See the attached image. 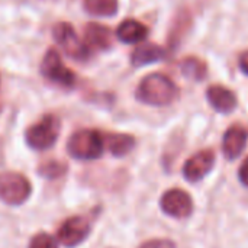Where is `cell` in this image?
<instances>
[{
    "label": "cell",
    "instance_id": "6da1fadb",
    "mask_svg": "<svg viewBox=\"0 0 248 248\" xmlns=\"http://www.w3.org/2000/svg\"><path fill=\"white\" fill-rule=\"evenodd\" d=\"M135 97L138 102L148 106H169L179 97V87L167 76L153 73L141 80Z\"/></svg>",
    "mask_w": 248,
    "mask_h": 248
},
{
    "label": "cell",
    "instance_id": "7a4b0ae2",
    "mask_svg": "<svg viewBox=\"0 0 248 248\" xmlns=\"http://www.w3.org/2000/svg\"><path fill=\"white\" fill-rule=\"evenodd\" d=\"M67 153L81 161L97 160L105 153L103 134L94 129H81L74 132L67 142Z\"/></svg>",
    "mask_w": 248,
    "mask_h": 248
},
{
    "label": "cell",
    "instance_id": "3957f363",
    "mask_svg": "<svg viewBox=\"0 0 248 248\" xmlns=\"http://www.w3.org/2000/svg\"><path fill=\"white\" fill-rule=\"evenodd\" d=\"M60 131H61L60 119L55 115L48 113L42 116L41 121L31 125L25 131V142L29 148L35 151H46L55 145L60 137Z\"/></svg>",
    "mask_w": 248,
    "mask_h": 248
},
{
    "label": "cell",
    "instance_id": "277c9868",
    "mask_svg": "<svg viewBox=\"0 0 248 248\" xmlns=\"http://www.w3.org/2000/svg\"><path fill=\"white\" fill-rule=\"evenodd\" d=\"M99 212L100 209H96L89 215H76L64 221L57 232L58 243L67 248H74L84 243L93 230V222Z\"/></svg>",
    "mask_w": 248,
    "mask_h": 248
},
{
    "label": "cell",
    "instance_id": "5b68a950",
    "mask_svg": "<svg viewBox=\"0 0 248 248\" xmlns=\"http://www.w3.org/2000/svg\"><path fill=\"white\" fill-rule=\"evenodd\" d=\"M32 195L29 179L17 171L0 173V199L9 206L23 205Z\"/></svg>",
    "mask_w": 248,
    "mask_h": 248
},
{
    "label": "cell",
    "instance_id": "8992f818",
    "mask_svg": "<svg viewBox=\"0 0 248 248\" xmlns=\"http://www.w3.org/2000/svg\"><path fill=\"white\" fill-rule=\"evenodd\" d=\"M52 36L55 42L64 49V52L77 61H86L90 55L86 44L78 38L76 29L67 22H58L52 28Z\"/></svg>",
    "mask_w": 248,
    "mask_h": 248
},
{
    "label": "cell",
    "instance_id": "52a82bcc",
    "mask_svg": "<svg viewBox=\"0 0 248 248\" xmlns=\"http://www.w3.org/2000/svg\"><path fill=\"white\" fill-rule=\"evenodd\" d=\"M41 73L46 80L67 89L74 87L77 81L76 74L65 67L60 54L55 49H48L44 55V60L41 62Z\"/></svg>",
    "mask_w": 248,
    "mask_h": 248
},
{
    "label": "cell",
    "instance_id": "ba28073f",
    "mask_svg": "<svg viewBox=\"0 0 248 248\" xmlns=\"http://www.w3.org/2000/svg\"><path fill=\"white\" fill-rule=\"evenodd\" d=\"M161 211L176 219L189 218L193 212V201L183 189H170L160 199Z\"/></svg>",
    "mask_w": 248,
    "mask_h": 248
},
{
    "label": "cell",
    "instance_id": "9c48e42d",
    "mask_svg": "<svg viewBox=\"0 0 248 248\" xmlns=\"http://www.w3.org/2000/svg\"><path fill=\"white\" fill-rule=\"evenodd\" d=\"M215 161H217V157L212 150L206 148V150L198 151L183 166L185 179L190 183H196V182L202 180L212 171Z\"/></svg>",
    "mask_w": 248,
    "mask_h": 248
},
{
    "label": "cell",
    "instance_id": "30bf717a",
    "mask_svg": "<svg viewBox=\"0 0 248 248\" xmlns=\"http://www.w3.org/2000/svg\"><path fill=\"white\" fill-rule=\"evenodd\" d=\"M248 141V131L246 126L235 124L230 126L222 138V153L225 158L228 160H235L241 155L244 151Z\"/></svg>",
    "mask_w": 248,
    "mask_h": 248
},
{
    "label": "cell",
    "instance_id": "8fae6325",
    "mask_svg": "<svg viewBox=\"0 0 248 248\" xmlns=\"http://www.w3.org/2000/svg\"><path fill=\"white\" fill-rule=\"evenodd\" d=\"M206 99L209 105L219 113H231L237 108V96L230 89L214 84L206 90Z\"/></svg>",
    "mask_w": 248,
    "mask_h": 248
},
{
    "label": "cell",
    "instance_id": "7c38bea8",
    "mask_svg": "<svg viewBox=\"0 0 248 248\" xmlns=\"http://www.w3.org/2000/svg\"><path fill=\"white\" fill-rule=\"evenodd\" d=\"M84 44L89 51H105L112 45V32L108 26L92 22L84 28Z\"/></svg>",
    "mask_w": 248,
    "mask_h": 248
},
{
    "label": "cell",
    "instance_id": "4fadbf2b",
    "mask_svg": "<svg viewBox=\"0 0 248 248\" xmlns=\"http://www.w3.org/2000/svg\"><path fill=\"white\" fill-rule=\"evenodd\" d=\"M167 58V51L157 44H141L131 54V64L134 67H142L153 62H158Z\"/></svg>",
    "mask_w": 248,
    "mask_h": 248
},
{
    "label": "cell",
    "instance_id": "5bb4252c",
    "mask_svg": "<svg viewBox=\"0 0 248 248\" xmlns=\"http://www.w3.org/2000/svg\"><path fill=\"white\" fill-rule=\"evenodd\" d=\"M148 35V28L135 19H125L116 29V38L124 44H140Z\"/></svg>",
    "mask_w": 248,
    "mask_h": 248
},
{
    "label": "cell",
    "instance_id": "9a60e30c",
    "mask_svg": "<svg viewBox=\"0 0 248 248\" xmlns=\"http://www.w3.org/2000/svg\"><path fill=\"white\" fill-rule=\"evenodd\" d=\"M105 148L113 157H125L135 148V138L129 134H116V132H106L103 134Z\"/></svg>",
    "mask_w": 248,
    "mask_h": 248
},
{
    "label": "cell",
    "instance_id": "2e32d148",
    "mask_svg": "<svg viewBox=\"0 0 248 248\" xmlns=\"http://www.w3.org/2000/svg\"><path fill=\"white\" fill-rule=\"evenodd\" d=\"M190 22H192V19H190L189 13L180 12L177 15V17L173 20V26L170 29V33H169V45H170V48L176 49L179 46L183 36L187 33V31L190 28Z\"/></svg>",
    "mask_w": 248,
    "mask_h": 248
},
{
    "label": "cell",
    "instance_id": "e0dca14e",
    "mask_svg": "<svg viewBox=\"0 0 248 248\" xmlns=\"http://www.w3.org/2000/svg\"><path fill=\"white\" fill-rule=\"evenodd\" d=\"M180 70H182L183 76H186L187 78H192L195 81H202L208 74L206 64L202 60H199L198 57L185 58L180 62Z\"/></svg>",
    "mask_w": 248,
    "mask_h": 248
},
{
    "label": "cell",
    "instance_id": "ac0fdd59",
    "mask_svg": "<svg viewBox=\"0 0 248 248\" xmlns=\"http://www.w3.org/2000/svg\"><path fill=\"white\" fill-rule=\"evenodd\" d=\"M83 6L93 16H113L118 12V0H84Z\"/></svg>",
    "mask_w": 248,
    "mask_h": 248
},
{
    "label": "cell",
    "instance_id": "d6986e66",
    "mask_svg": "<svg viewBox=\"0 0 248 248\" xmlns=\"http://www.w3.org/2000/svg\"><path fill=\"white\" fill-rule=\"evenodd\" d=\"M67 173V164L58 160H48L39 164L38 174L48 180H57L65 176Z\"/></svg>",
    "mask_w": 248,
    "mask_h": 248
},
{
    "label": "cell",
    "instance_id": "ffe728a7",
    "mask_svg": "<svg viewBox=\"0 0 248 248\" xmlns=\"http://www.w3.org/2000/svg\"><path fill=\"white\" fill-rule=\"evenodd\" d=\"M29 248H58V244L52 235L46 232H39L31 240Z\"/></svg>",
    "mask_w": 248,
    "mask_h": 248
},
{
    "label": "cell",
    "instance_id": "44dd1931",
    "mask_svg": "<svg viewBox=\"0 0 248 248\" xmlns=\"http://www.w3.org/2000/svg\"><path fill=\"white\" fill-rule=\"evenodd\" d=\"M138 248H176V243L171 240L166 238H158V240H150L142 243Z\"/></svg>",
    "mask_w": 248,
    "mask_h": 248
},
{
    "label": "cell",
    "instance_id": "7402d4cb",
    "mask_svg": "<svg viewBox=\"0 0 248 248\" xmlns=\"http://www.w3.org/2000/svg\"><path fill=\"white\" fill-rule=\"evenodd\" d=\"M238 179L241 182L243 186L248 187V157H246V160L241 163L240 170H238Z\"/></svg>",
    "mask_w": 248,
    "mask_h": 248
},
{
    "label": "cell",
    "instance_id": "603a6c76",
    "mask_svg": "<svg viewBox=\"0 0 248 248\" xmlns=\"http://www.w3.org/2000/svg\"><path fill=\"white\" fill-rule=\"evenodd\" d=\"M238 61H240V68H241V71L248 76V51L243 52V54L240 55V60H238Z\"/></svg>",
    "mask_w": 248,
    "mask_h": 248
}]
</instances>
